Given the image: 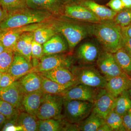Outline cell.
I'll return each instance as SVG.
<instances>
[{
  "mask_svg": "<svg viewBox=\"0 0 131 131\" xmlns=\"http://www.w3.org/2000/svg\"><path fill=\"white\" fill-rule=\"evenodd\" d=\"M49 22L65 38L70 51H72L84 39L93 36L94 24L82 22L63 15L52 17Z\"/></svg>",
  "mask_w": 131,
  "mask_h": 131,
  "instance_id": "6da1fadb",
  "label": "cell"
},
{
  "mask_svg": "<svg viewBox=\"0 0 131 131\" xmlns=\"http://www.w3.org/2000/svg\"><path fill=\"white\" fill-rule=\"evenodd\" d=\"M93 36L105 51L114 54L122 47V28L113 20L94 24Z\"/></svg>",
  "mask_w": 131,
  "mask_h": 131,
  "instance_id": "7a4b0ae2",
  "label": "cell"
},
{
  "mask_svg": "<svg viewBox=\"0 0 131 131\" xmlns=\"http://www.w3.org/2000/svg\"><path fill=\"white\" fill-rule=\"evenodd\" d=\"M54 17L44 10L27 7L8 14L0 24L1 30L21 27L36 23L47 21Z\"/></svg>",
  "mask_w": 131,
  "mask_h": 131,
  "instance_id": "3957f363",
  "label": "cell"
},
{
  "mask_svg": "<svg viewBox=\"0 0 131 131\" xmlns=\"http://www.w3.org/2000/svg\"><path fill=\"white\" fill-rule=\"evenodd\" d=\"M78 84L95 88H105L107 81L98 69L90 65L73 66L70 70Z\"/></svg>",
  "mask_w": 131,
  "mask_h": 131,
  "instance_id": "277c9868",
  "label": "cell"
},
{
  "mask_svg": "<svg viewBox=\"0 0 131 131\" xmlns=\"http://www.w3.org/2000/svg\"><path fill=\"white\" fill-rule=\"evenodd\" d=\"M93 103L79 100H64V116L69 122L78 124L89 116Z\"/></svg>",
  "mask_w": 131,
  "mask_h": 131,
  "instance_id": "5b68a950",
  "label": "cell"
},
{
  "mask_svg": "<svg viewBox=\"0 0 131 131\" xmlns=\"http://www.w3.org/2000/svg\"><path fill=\"white\" fill-rule=\"evenodd\" d=\"M64 100L62 95L45 93L36 117L38 119H61Z\"/></svg>",
  "mask_w": 131,
  "mask_h": 131,
  "instance_id": "8992f818",
  "label": "cell"
},
{
  "mask_svg": "<svg viewBox=\"0 0 131 131\" xmlns=\"http://www.w3.org/2000/svg\"><path fill=\"white\" fill-rule=\"evenodd\" d=\"M73 63L72 57L63 53L45 55L31 72L40 73L61 67L70 69Z\"/></svg>",
  "mask_w": 131,
  "mask_h": 131,
  "instance_id": "52a82bcc",
  "label": "cell"
},
{
  "mask_svg": "<svg viewBox=\"0 0 131 131\" xmlns=\"http://www.w3.org/2000/svg\"><path fill=\"white\" fill-rule=\"evenodd\" d=\"M62 15L91 24H97L104 21L100 19L89 9L75 2L64 4Z\"/></svg>",
  "mask_w": 131,
  "mask_h": 131,
  "instance_id": "ba28073f",
  "label": "cell"
},
{
  "mask_svg": "<svg viewBox=\"0 0 131 131\" xmlns=\"http://www.w3.org/2000/svg\"><path fill=\"white\" fill-rule=\"evenodd\" d=\"M96 63L100 72L107 81L124 72L117 63L113 54L103 50L101 51Z\"/></svg>",
  "mask_w": 131,
  "mask_h": 131,
  "instance_id": "9c48e42d",
  "label": "cell"
},
{
  "mask_svg": "<svg viewBox=\"0 0 131 131\" xmlns=\"http://www.w3.org/2000/svg\"><path fill=\"white\" fill-rule=\"evenodd\" d=\"M116 98L106 89H100L94 102L92 112L105 119L108 113L113 110Z\"/></svg>",
  "mask_w": 131,
  "mask_h": 131,
  "instance_id": "30bf717a",
  "label": "cell"
},
{
  "mask_svg": "<svg viewBox=\"0 0 131 131\" xmlns=\"http://www.w3.org/2000/svg\"><path fill=\"white\" fill-rule=\"evenodd\" d=\"M101 52L96 42L88 40L79 45L77 49L76 56L82 65H91L96 62Z\"/></svg>",
  "mask_w": 131,
  "mask_h": 131,
  "instance_id": "8fae6325",
  "label": "cell"
},
{
  "mask_svg": "<svg viewBox=\"0 0 131 131\" xmlns=\"http://www.w3.org/2000/svg\"><path fill=\"white\" fill-rule=\"evenodd\" d=\"M82 84L75 85L62 96L64 100H79L88 101L94 103L98 90Z\"/></svg>",
  "mask_w": 131,
  "mask_h": 131,
  "instance_id": "7c38bea8",
  "label": "cell"
},
{
  "mask_svg": "<svg viewBox=\"0 0 131 131\" xmlns=\"http://www.w3.org/2000/svg\"><path fill=\"white\" fill-rule=\"evenodd\" d=\"M27 7L44 10L54 17L62 15L64 4L60 0H26Z\"/></svg>",
  "mask_w": 131,
  "mask_h": 131,
  "instance_id": "4fadbf2b",
  "label": "cell"
},
{
  "mask_svg": "<svg viewBox=\"0 0 131 131\" xmlns=\"http://www.w3.org/2000/svg\"><path fill=\"white\" fill-rule=\"evenodd\" d=\"M24 95L18 80L8 86L0 88V100L8 102L19 110L21 108Z\"/></svg>",
  "mask_w": 131,
  "mask_h": 131,
  "instance_id": "5bb4252c",
  "label": "cell"
},
{
  "mask_svg": "<svg viewBox=\"0 0 131 131\" xmlns=\"http://www.w3.org/2000/svg\"><path fill=\"white\" fill-rule=\"evenodd\" d=\"M39 73L43 76L58 84H78L74 75L69 68L61 67Z\"/></svg>",
  "mask_w": 131,
  "mask_h": 131,
  "instance_id": "9a60e30c",
  "label": "cell"
},
{
  "mask_svg": "<svg viewBox=\"0 0 131 131\" xmlns=\"http://www.w3.org/2000/svg\"><path fill=\"white\" fill-rule=\"evenodd\" d=\"M131 86L130 77L124 72L108 80L105 88L115 98Z\"/></svg>",
  "mask_w": 131,
  "mask_h": 131,
  "instance_id": "2e32d148",
  "label": "cell"
},
{
  "mask_svg": "<svg viewBox=\"0 0 131 131\" xmlns=\"http://www.w3.org/2000/svg\"><path fill=\"white\" fill-rule=\"evenodd\" d=\"M89 9L102 20H113L117 13L93 0H78L77 3Z\"/></svg>",
  "mask_w": 131,
  "mask_h": 131,
  "instance_id": "e0dca14e",
  "label": "cell"
},
{
  "mask_svg": "<svg viewBox=\"0 0 131 131\" xmlns=\"http://www.w3.org/2000/svg\"><path fill=\"white\" fill-rule=\"evenodd\" d=\"M33 68L32 62L27 61L18 52H14L13 61L7 72L18 80L31 73Z\"/></svg>",
  "mask_w": 131,
  "mask_h": 131,
  "instance_id": "ac0fdd59",
  "label": "cell"
},
{
  "mask_svg": "<svg viewBox=\"0 0 131 131\" xmlns=\"http://www.w3.org/2000/svg\"><path fill=\"white\" fill-rule=\"evenodd\" d=\"M20 90L23 94L41 90L42 75L39 73L31 72L18 80Z\"/></svg>",
  "mask_w": 131,
  "mask_h": 131,
  "instance_id": "d6986e66",
  "label": "cell"
},
{
  "mask_svg": "<svg viewBox=\"0 0 131 131\" xmlns=\"http://www.w3.org/2000/svg\"><path fill=\"white\" fill-rule=\"evenodd\" d=\"M44 94L41 90L24 94L21 103V108H23L25 112L36 116Z\"/></svg>",
  "mask_w": 131,
  "mask_h": 131,
  "instance_id": "ffe728a7",
  "label": "cell"
},
{
  "mask_svg": "<svg viewBox=\"0 0 131 131\" xmlns=\"http://www.w3.org/2000/svg\"><path fill=\"white\" fill-rule=\"evenodd\" d=\"M43 46L44 56L64 53L69 50L66 39L59 33L52 37Z\"/></svg>",
  "mask_w": 131,
  "mask_h": 131,
  "instance_id": "44dd1931",
  "label": "cell"
},
{
  "mask_svg": "<svg viewBox=\"0 0 131 131\" xmlns=\"http://www.w3.org/2000/svg\"><path fill=\"white\" fill-rule=\"evenodd\" d=\"M33 40L32 32H24L16 42L14 51L18 52L27 61L31 62Z\"/></svg>",
  "mask_w": 131,
  "mask_h": 131,
  "instance_id": "7402d4cb",
  "label": "cell"
},
{
  "mask_svg": "<svg viewBox=\"0 0 131 131\" xmlns=\"http://www.w3.org/2000/svg\"><path fill=\"white\" fill-rule=\"evenodd\" d=\"M26 31L25 26L1 30L0 41L5 49L14 51L15 47L18 39L21 34Z\"/></svg>",
  "mask_w": 131,
  "mask_h": 131,
  "instance_id": "603a6c76",
  "label": "cell"
},
{
  "mask_svg": "<svg viewBox=\"0 0 131 131\" xmlns=\"http://www.w3.org/2000/svg\"><path fill=\"white\" fill-rule=\"evenodd\" d=\"M77 84H59L42 75L41 90L45 93L62 95Z\"/></svg>",
  "mask_w": 131,
  "mask_h": 131,
  "instance_id": "cb8c5ba5",
  "label": "cell"
},
{
  "mask_svg": "<svg viewBox=\"0 0 131 131\" xmlns=\"http://www.w3.org/2000/svg\"><path fill=\"white\" fill-rule=\"evenodd\" d=\"M49 20H47L43 26L32 32L33 40L42 45L58 34L49 24Z\"/></svg>",
  "mask_w": 131,
  "mask_h": 131,
  "instance_id": "d4e9b609",
  "label": "cell"
},
{
  "mask_svg": "<svg viewBox=\"0 0 131 131\" xmlns=\"http://www.w3.org/2000/svg\"><path fill=\"white\" fill-rule=\"evenodd\" d=\"M105 123V120L91 112L89 116L78 124L79 129L82 131H97Z\"/></svg>",
  "mask_w": 131,
  "mask_h": 131,
  "instance_id": "484cf974",
  "label": "cell"
},
{
  "mask_svg": "<svg viewBox=\"0 0 131 131\" xmlns=\"http://www.w3.org/2000/svg\"><path fill=\"white\" fill-rule=\"evenodd\" d=\"M131 109V99L128 90L124 91L115 99L113 110L123 117Z\"/></svg>",
  "mask_w": 131,
  "mask_h": 131,
  "instance_id": "4316f807",
  "label": "cell"
},
{
  "mask_svg": "<svg viewBox=\"0 0 131 131\" xmlns=\"http://www.w3.org/2000/svg\"><path fill=\"white\" fill-rule=\"evenodd\" d=\"M115 58L122 71L131 77V56L123 48L113 54Z\"/></svg>",
  "mask_w": 131,
  "mask_h": 131,
  "instance_id": "83f0119b",
  "label": "cell"
},
{
  "mask_svg": "<svg viewBox=\"0 0 131 131\" xmlns=\"http://www.w3.org/2000/svg\"><path fill=\"white\" fill-rule=\"evenodd\" d=\"M38 119L36 116L26 112L19 114L18 125L24 129V131H37Z\"/></svg>",
  "mask_w": 131,
  "mask_h": 131,
  "instance_id": "f1b7e54d",
  "label": "cell"
},
{
  "mask_svg": "<svg viewBox=\"0 0 131 131\" xmlns=\"http://www.w3.org/2000/svg\"><path fill=\"white\" fill-rule=\"evenodd\" d=\"M64 125L65 123L61 119H38L37 131H63Z\"/></svg>",
  "mask_w": 131,
  "mask_h": 131,
  "instance_id": "f546056e",
  "label": "cell"
},
{
  "mask_svg": "<svg viewBox=\"0 0 131 131\" xmlns=\"http://www.w3.org/2000/svg\"><path fill=\"white\" fill-rule=\"evenodd\" d=\"M106 124L112 129L113 131H122V117L114 110H111L105 119Z\"/></svg>",
  "mask_w": 131,
  "mask_h": 131,
  "instance_id": "4dcf8cb0",
  "label": "cell"
},
{
  "mask_svg": "<svg viewBox=\"0 0 131 131\" xmlns=\"http://www.w3.org/2000/svg\"><path fill=\"white\" fill-rule=\"evenodd\" d=\"M115 23L122 27L131 24V7L124 8L117 13L113 20Z\"/></svg>",
  "mask_w": 131,
  "mask_h": 131,
  "instance_id": "1f68e13d",
  "label": "cell"
},
{
  "mask_svg": "<svg viewBox=\"0 0 131 131\" xmlns=\"http://www.w3.org/2000/svg\"><path fill=\"white\" fill-rule=\"evenodd\" d=\"M14 52L6 49L0 54V72H7L13 61Z\"/></svg>",
  "mask_w": 131,
  "mask_h": 131,
  "instance_id": "d6a6232c",
  "label": "cell"
},
{
  "mask_svg": "<svg viewBox=\"0 0 131 131\" xmlns=\"http://www.w3.org/2000/svg\"><path fill=\"white\" fill-rule=\"evenodd\" d=\"M0 4L8 14L27 7L26 0H0Z\"/></svg>",
  "mask_w": 131,
  "mask_h": 131,
  "instance_id": "836d02e7",
  "label": "cell"
},
{
  "mask_svg": "<svg viewBox=\"0 0 131 131\" xmlns=\"http://www.w3.org/2000/svg\"><path fill=\"white\" fill-rule=\"evenodd\" d=\"M20 112L19 110L11 104L0 100V113L6 117L7 119Z\"/></svg>",
  "mask_w": 131,
  "mask_h": 131,
  "instance_id": "e575fe53",
  "label": "cell"
},
{
  "mask_svg": "<svg viewBox=\"0 0 131 131\" xmlns=\"http://www.w3.org/2000/svg\"><path fill=\"white\" fill-rule=\"evenodd\" d=\"M44 56L43 45L33 40L32 48V59H40Z\"/></svg>",
  "mask_w": 131,
  "mask_h": 131,
  "instance_id": "d590c367",
  "label": "cell"
},
{
  "mask_svg": "<svg viewBox=\"0 0 131 131\" xmlns=\"http://www.w3.org/2000/svg\"><path fill=\"white\" fill-rule=\"evenodd\" d=\"M16 81L17 80L8 72L2 73L0 80V88L8 86Z\"/></svg>",
  "mask_w": 131,
  "mask_h": 131,
  "instance_id": "8d00e7d4",
  "label": "cell"
},
{
  "mask_svg": "<svg viewBox=\"0 0 131 131\" xmlns=\"http://www.w3.org/2000/svg\"><path fill=\"white\" fill-rule=\"evenodd\" d=\"M106 6L117 13L125 8L121 0H110L106 4Z\"/></svg>",
  "mask_w": 131,
  "mask_h": 131,
  "instance_id": "74e56055",
  "label": "cell"
},
{
  "mask_svg": "<svg viewBox=\"0 0 131 131\" xmlns=\"http://www.w3.org/2000/svg\"><path fill=\"white\" fill-rule=\"evenodd\" d=\"M122 131H130L131 130V109L122 117Z\"/></svg>",
  "mask_w": 131,
  "mask_h": 131,
  "instance_id": "f35d334b",
  "label": "cell"
},
{
  "mask_svg": "<svg viewBox=\"0 0 131 131\" xmlns=\"http://www.w3.org/2000/svg\"><path fill=\"white\" fill-rule=\"evenodd\" d=\"M122 47H123L131 56V38L127 37L123 33Z\"/></svg>",
  "mask_w": 131,
  "mask_h": 131,
  "instance_id": "ab89813d",
  "label": "cell"
},
{
  "mask_svg": "<svg viewBox=\"0 0 131 131\" xmlns=\"http://www.w3.org/2000/svg\"><path fill=\"white\" fill-rule=\"evenodd\" d=\"M8 14V12L3 8L0 4V24L7 17Z\"/></svg>",
  "mask_w": 131,
  "mask_h": 131,
  "instance_id": "60d3db41",
  "label": "cell"
},
{
  "mask_svg": "<svg viewBox=\"0 0 131 131\" xmlns=\"http://www.w3.org/2000/svg\"><path fill=\"white\" fill-rule=\"evenodd\" d=\"M4 131H24V130L21 126L17 125L8 127L6 128Z\"/></svg>",
  "mask_w": 131,
  "mask_h": 131,
  "instance_id": "b9f144b4",
  "label": "cell"
},
{
  "mask_svg": "<svg viewBox=\"0 0 131 131\" xmlns=\"http://www.w3.org/2000/svg\"><path fill=\"white\" fill-rule=\"evenodd\" d=\"M121 28L122 33L127 37L131 38V24L125 27Z\"/></svg>",
  "mask_w": 131,
  "mask_h": 131,
  "instance_id": "7bdbcfd3",
  "label": "cell"
},
{
  "mask_svg": "<svg viewBox=\"0 0 131 131\" xmlns=\"http://www.w3.org/2000/svg\"><path fill=\"white\" fill-rule=\"evenodd\" d=\"M97 131H113L112 129L106 123L103 124L98 128Z\"/></svg>",
  "mask_w": 131,
  "mask_h": 131,
  "instance_id": "ee69618b",
  "label": "cell"
},
{
  "mask_svg": "<svg viewBox=\"0 0 131 131\" xmlns=\"http://www.w3.org/2000/svg\"><path fill=\"white\" fill-rule=\"evenodd\" d=\"M7 119L6 117L0 113V130L2 129Z\"/></svg>",
  "mask_w": 131,
  "mask_h": 131,
  "instance_id": "f6af8a7d",
  "label": "cell"
},
{
  "mask_svg": "<svg viewBox=\"0 0 131 131\" xmlns=\"http://www.w3.org/2000/svg\"><path fill=\"white\" fill-rule=\"evenodd\" d=\"M124 7L126 8L131 7V0H121Z\"/></svg>",
  "mask_w": 131,
  "mask_h": 131,
  "instance_id": "bcb514c9",
  "label": "cell"
},
{
  "mask_svg": "<svg viewBox=\"0 0 131 131\" xmlns=\"http://www.w3.org/2000/svg\"><path fill=\"white\" fill-rule=\"evenodd\" d=\"M64 4L71 2L77 3L78 0H60Z\"/></svg>",
  "mask_w": 131,
  "mask_h": 131,
  "instance_id": "7dc6e473",
  "label": "cell"
},
{
  "mask_svg": "<svg viewBox=\"0 0 131 131\" xmlns=\"http://www.w3.org/2000/svg\"><path fill=\"white\" fill-rule=\"evenodd\" d=\"M6 50V49L4 47V46L2 44V42L0 41V54H1L2 52Z\"/></svg>",
  "mask_w": 131,
  "mask_h": 131,
  "instance_id": "c3c4849f",
  "label": "cell"
},
{
  "mask_svg": "<svg viewBox=\"0 0 131 131\" xmlns=\"http://www.w3.org/2000/svg\"><path fill=\"white\" fill-rule=\"evenodd\" d=\"M93 1L98 3L99 2H103L106 1L107 0H93Z\"/></svg>",
  "mask_w": 131,
  "mask_h": 131,
  "instance_id": "681fc988",
  "label": "cell"
},
{
  "mask_svg": "<svg viewBox=\"0 0 131 131\" xmlns=\"http://www.w3.org/2000/svg\"><path fill=\"white\" fill-rule=\"evenodd\" d=\"M130 80L131 81V77H130ZM128 92H129V95H130V97L131 99V86L130 87V89L128 90Z\"/></svg>",
  "mask_w": 131,
  "mask_h": 131,
  "instance_id": "f907efd6",
  "label": "cell"
},
{
  "mask_svg": "<svg viewBox=\"0 0 131 131\" xmlns=\"http://www.w3.org/2000/svg\"><path fill=\"white\" fill-rule=\"evenodd\" d=\"M2 73H1V72H0V80H1V78L2 75Z\"/></svg>",
  "mask_w": 131,
  "mask_h": 131,
  "instance_id": "816d5d0a",
  "label": "cell"
},
{
  "mask_svg": "<svg viewBox=\"0 0 131 131\" xmlns=\"http://www.w3.org/2000/svg\"><path fill=\"white\" fill-rule=\"evenodd\" d=\"M1 28H0V32H1Z\"/></svg>",
  "mask_w": 131,
  "mask_h": 131,
  "instance_id": "f5cc1de1",
  "label": "cell"
},
{
  "mask_svg": "<svg viewBox=\"0 0 131 131\" xmlns=\"http://www.w3.org/2000/svg\"><path fill=\"white\" fill-rule=\"evenodd\" d=\"M130 131H131V130Z\"/></svg>",
  "mask_w": 131,
  "mask_h": 131,
  "instance_id": "db71d44e",
  "label": "cell"
}]
</instances>
